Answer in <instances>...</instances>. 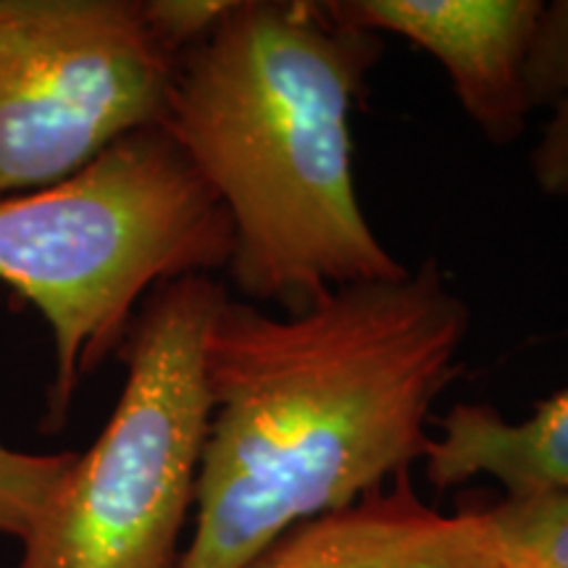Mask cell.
Masks as SVG:
<instances>
[{"label": "cell", "mask_w": 568, "mask_h": 568, "mask_svg": "<svg viewBox=\"0 0 568 568\" xmlns=\"http://www.w3.org/2000/svg\"><path fill=\"white\" fill-rule=\"evenodd\" d=\"M468 332L471 305L435 258L282 314L226 293L205 332L211 418L174 568H247L408 474Z\"/></svg>", "instance_id": "6da1fadb"}, {"label": "cell", "mask_w": 568, "mask_h": 568, "mask_svg": "<svg viewBox=\"0 0 568 568\" xmlns=\"http://www.w3.org/2000/svg\"><path fill=\"white\" fill-rule=\"evenodd\" d=\"M379 55V34L329 0H232L176 59L161 126L230 216L226 268L247 303L297 311L406 274L353 176L351 111Z\"/></svg>", "instance_id": "7a4b0ae2"}, {"label": "cell", "mask_w": 568, "mask_h": 568, "mask_svg": "<svg viewBox=\"0 0 568 568\" xmlns=\"http://www.w3.org/2000/svg\"><path fill=\"white\" fill-rule=\"evenodd\" d=\"M234 232L209 182L163 126L116 140L67 180L0 197V282L51 326L48 416L119 353L145 297L232 258Z\"/></svg>", "instance_id": "3957f363"}, {"label": "cell", "mask_w": 568, "mask_h": 568, "mask_svg": "<svg viewBox=\"0 0 568 568\" xmlns=\"http://www.w3.org/2000/svg\"><path fill=\"white\" fill-rule=\"evenodd\" d=\"M224 295V284L195 274L145 297L116 353V408L21 539L17 568L176 566L211 418L205 332Z\"/></svg>", "instance_id": "277c9868"}, {"label": "cell", "mask_w": 568, "mask_h": 568, "mask_svg": "<svg viewBox=\"0 0 568 568\" xmlns=\"http://www.w3.org/2000/svg\"><path fill=\"white\" fill-rule=\"evenodd\" d=\"M174 67L142 0H0V197L159 126Z\"/></svg>", "instance_id": "5b68a950"}, {"label": "cell", "mask_w": 568, "mask_h": 568, "mask_svg": "<svg viewBox=\"0 0 568 568\" xmlns=\"http://www.w3.org/2000/svg\"><path fill=\"white\" fill-rule=\"evenodd\" d=\"M345 21L397 34L445 69L460 109L485 140L508 145L527 130L524 61L542 0H329Z\"/></svg>", "instance_id": "8992f818"}, {"label": "cell", "mask_w": 568, "mask_h": 568, "mask_svg": "<svg viewBox=\"0 0 568 568\" xmlns=\"http://www.w3.org/2000/svg\"><path fill=\"white\" fill-rule=\"evenodd\" d=\"M247 568H506L481 510L439 514L410 474L337 514L305 521Z\"/></svg>", "instance_id": "52a82bcc"}, {"label": "cell", "mask_w": 568, "mask_h": 568, "mask_svg": "<svg viewBox=\"0 0 568 568\" xmlns=\"http://www.w3.org/2000/svg\"><path fill=\"white\" fill-rule=\"evenodd\" d=\"M422 464L435 489L489 477L508 500L568 495V387L524 422H508L493 406L456 403L437 418Z\"/></svg>", "instance_id": "ba28073f"}, {"label": "cell", "mask_w": 568, "mask_h": 568, "mask_svg": "<svg viewBox=\"0 0 568 568\" xmlns=\"http://www.w3.org/2000/svg\"><path fill=\"white\" fill-rule=\"evenodd\" d=\"M506 568H568V495L497 500L481 508Z\"/></svg>", "instance_id": "9c48e42d"}, {"label": "cell", "mask_w": 568, "mask_h": 568, "mask_svg": "<svg viewBox=\"0 0 568 568\" xmlns=\"http://www.w3.org/2000/svg\"><path fill=\"white\" fill-rule=\"evenodd\" d=\"M77 453H21L0 445V537L30 535Z\"/></svg>", "instance_id": "30bf717a"}, {"label": "cell", "mask_w": 568, "mask_h": 568, "mask_svg": "<svg viewBox=\"0 0 568 568\" xmlns=\"http://www.w3.org/2000/svg\"><path fill=\"white\" fill-rule=\"evenodd\" d=\"M529 111L568 105V0L539 6L524 61Z\"/></svg>", "instance_id": "8fae6325"}, {"label": "cell", "mask_w": 568, "mask_h": 568, "mask_svg": "<svg viewBox=\"0 0 568 568\" xmlns=\"http://www.w3.org/2000/svg\"><path fill=\"white\" fill-rule=\"evenodd\" d=\"M232 9V0H142L148 24L176 59L201 42Z\"/></svg>", "instance_id": "7c38bea8"}, {"label": "cell", "mask_w": 568, "mask_h": 568, "mask_svg": "<svg viewBox=\"0 0 568 568\" xmlns=\"http://www.w3.org/2000/svg\"><path fill=\"white\" fill-rule=\"evenodd\" d=\"M529 172L539 193L568 203V105L552 111L529 153Z\"/></svg>", "instance_id": "4fadbf2b"}]
</instances>
